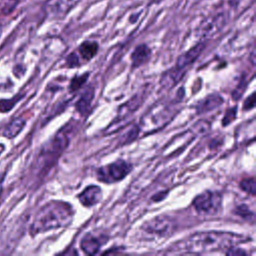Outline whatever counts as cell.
Returning <instances> with one entry per match:
<instances>
[{"label":"cell","instance_id":"6da1fadb","mask_svg":"<svg viewBox=\"0 0 256 256\" xmlns=\"http://www.w3.org/2000/svg\"><path fill=\"white\" fill-rule=\"evenodd\" d=\"M74 217L73 207L63 201H51L44 205L36 214L31 225V234L36 235L50 230L67 227Z\"/></svg>","mask_w":256,"mask_h":256},{"label":"cell","instance_id":"7a4b0ae2","mask_svg":"<svg viewBox=\"0 0 256 256\" xmlns=\"http://www.w3.org/2000/svg\"><path fill=\"white\" fill-rule=\"evenodd\" d=\"M247 238L242 235L225 232H200L196 233L183 241L178 249L192 253L211 252L227 250L232 246L246 242Z\"/></svg>","mask_w":256,"mask_h":256},{"label":"cell","instance_id":"3957f363","mask_svg":"<svg viewBox=\"0 0 256 256\" xmlns=\"http://www.w3.org/2000/svg\"><path fill=\"white\" fill-rule=\"evenodd\" d=\"M196 212L201 216H216L222 210V195L216 191H205L192 202Z\"/></svg>","mask_w":256,"mask_h":256},{"label":"cell","instance_id":"277c9868","mask_svg":"<svg viewBox=\"0 0 256 256\" xmlns=\"http://www.w3.org/2000/svg\"><path fill=\"white\" fill-rule=\"evenodd\" d=\"M133 170V165L123 159L102 166L97 170V179L106 184H114L122 181Z\"/></svg>","mask_w":256,"mask_h":256},{"label":"cell","instance_id":"5b68a950","mask_svg":"<svg viewBox=\"0 0 256 256\" xmlns=\"http://www.w3.org/2000/svg\"><path fill=\"white\" fill-rule=\"evenodd\" d=\"M143 229L146 233L159 237H167L175 230V222L172 218L165 215L156 216L144 223Z\"/></svg>","mask_w":256,"mask_h":256},{"label":"cell","instance_id":"8992f818","mask_svg":"<svg viewBox=\"0 0 256 256\" xmlns=\"http://www.w3.org/2000/svg\"><path fill=\"white\" fill-rule=\"evenodd\" d=\"M226 22L227 18L224 13L217 14L202 22V24L198 28V33L202 38L212 37L222 30Z\"/></svg>","mask_w":256,"mask_h":256},{"label":"cell","instance_id":"52a82bcc","mask_svg":"<svg viewBox=\"0 0 256 256\" xmlns=\"http://www.w3.org/2000/svg\"><path fill=\"white\" fill-rule=\"evenodd\" d=\"M206 47V44L204 42L197 44L196 46H194L193 48H191L190 50H188L186 53L182 54L178 60H177V64L175 66L176 69L185 72L186 69L191 66L197 59L198 57L202 54V52L204 51Z\"/></svg>","mask_w":256,"mask_h":256},{"label":"cell","instance_id":"ba28073f","mask_svg":"<svg viewBox=\"0 0 256 256\" xmlns=\"http://www.w3.org/2000/svg\"><path fill=\"white\" fill-rule=\"evenodd\" d=\"M103 197L102 190L99 186L96 185H90L87 186L79 195L78 199L80 203L87 208H91L95 205H97Z\"/></svg>","mask_w":256,"mask_h":256},{"label":"cell","instance_id":"9c48e42d","mask_svg":"<svg viewBox=\"0 0 256 256\" xmlns=\"http://www.w3.org/2000/svg\"><path fill=\"white\" fill-rule=\"evenodd\" d=\"M94 96H95V89L93 88V86H90L82 93L79 100L75 104L76 110L81 115L86 116L89 113V111L92 107V102L94 100Z\"/></svg>","mask_w":256,"mask_h":256},{"label":"cell","instance_id":"30bf717a","mask_svg":"<svg viewBox=\"0 0 256 256\" xmlns=\"http://www.w3.org/2000/svg\"><path fill=\"white\" fill-rule=\"evenodd\" d=\"M141 103H142V96H139V95H135L128 102L124 103L118 109V115L115 119V122L125 120L127 117L133 114L134 111L139 109V107L141 106Z\"/></svg>","mask_w":256,"mask_h":256},{"label":"cell","instance_id":"8fae6325","mask_svg":"<svg viewBox=\"0 0 256 256\" xmlns=\"http://www.w3.org/2000/svg\"><path fill=\"white\" fill-rule=\"evenodd\" d=\"M101 245H102V242L100 238H98L92 233H87L81 239V242H80L81 250L87 255H95L99 253Z\"/></svg>","mask_w":256,"mask_h":256},{"label":"cell","instance_id":"7c38bea8","mask_svg":"<svg viewBox=\"0 0 256 256\" xmlns=\"http://www.w3.org/2000/svg\"><path fill=\"white\" fill-rule=\"evenodd\" d=\"M224 102V99L218 95V94H212L200 101L196 107L198 114H204L207 112H211L217 108H219L222 103Z\"/></svg>","mask_w":256,"mask_h":256},{"label":"cell","instance_id":"4fadbf2b","mask_svg":"<svg viewBox=\"0 0 256 256\" xmlns=\"http://www.w3.org/2000/svg\"><path fill=\"white\" fill-rule=\"evenodd\" d=\"M152 51L146 44H141L135 48L133 53L131 54V61L133 67H140L147 63L151 58Z\"/></svg>","mask_w":256,"mask_h":256},{"label":"cell","instance_id":"5bb4252c","mask_svg":"<svg viewBox=\"0 0 256 256\" xmlns=\"http://www.w3.org/2000/svg\"><path fill=\"white\" fill-rule=\"evenodd\" d=\"M80 1L81 0H51L49 2V6L53 14L62 17Z\"/></svg>","mask_w":256,"mask_h":256},{"label":"cell","instance_id":"9a60e30c","mask_svg":"<svg viewBox=\"0 0 256 256\" xmlns=\"http://www.w3.org/2000/svg\"><path fill=\"white\" fill-rule=\"evenodd\" d=\"M99 50V45L95 41H85L83 42L80 47L78 48V57L80 60H83L85 62L92 60L96 54L98 53Z\"/></svg>","mask_w":256,"mask_h":256},{"label":"cell","instance_id":"2e32d148","mask_svg":"<svg viewBox=\"0 0 256 256\" xmlns=\"http://www.w3.org/2000/svg\"><path fill=\"white\" fill-rule=\"evenodd\" d=\"M25 125H26V120L25 119L16 118L6 126V128L4 129L3 134L7 138H14L23 130Z\"/></svg>","mask_w":256,"mask_h":256},{"label":"cell","instance_id":"e0dca14e","mask_svg":"<svg viewBox=\"0 0 256 256\" xmlns=\"http://www.w3.org/2000/svg\"><path fill=\"white\" fill-rule=\"evenodd\" d=\"M140 132V129L138 128L137 125H132L127 132H125L122 137L120 138L119 143H121V145H126L129 144L131 142H133L135 139H137L138 134Z\"/></svg>","mask_w":256,"mask_h":256},{"label":"cell","instance_id":"ac0fdd59","mask_svg":"<svg viewBox=\"0 0 256 256\" xmlns=\"http://www.w3.org/2000/svg\"><path fill=\"white\" fill-rule=\"evenodd\" d=\"M89 78V73H85V74H82L80 76H75L71 82H70V86H69V90L71 92H76L78 91L82 86L85 85V83L87 82Z\"/></svg>","mask_w":256,"mask_h":256},{"label":"cell","instance_id":"d6986e66","mask_svg":"<svg viewBox=\"0 0 256 256\" xmlns=\"http://www.w3.org/2000/svg\"><path fill=\"white\" fill-rule=\"evenodd\" d=\"M235 213L244 218L245 220L247 221H250L251 223H254V213L250 210V208L247 206V205H239L236 207V210H235Z\"/></svg>","mask_w":256,"mask_h":256},{"label":"cell","instance_id":"ffe728a7","mask_svg":"<svg viewBox=\"0 0 256 256\" xmlns=\"http://www.w3.org/2000/svg\"><path fill=\"white\" fill-rule=\"evenodd\" d=\"M240 188H241L244 192H246V193H248V194L254 196V195H255V192H256V183H255V179H254L253 177L243 179V180L240 182Z\"/></svg>","mask_w":256,"mask_h":256},{"label":"cell","instance_id":"44dd1931","mask_svg":"<svg viewBox=\"0 0 256 256\" xmlns=\"http://www.w3.org/2000/svg\"><path fill=\"white\" fill-rule=\"evenodd\" d=\"M22 95H17L15 98L13 99H9V100H0V112L1 113H7L9 112L14 106L15 104L22 98Z\"/></svg>","mask_w":256,"mask_h":256},{"label":"cell","instance_id":"7402d4cb","mask_svg":"<svg viewBox=\"0 0 256 256\" xmlns=\"http://www.w3.org/2000/svg\"><path fill=\"white\" fill-rule=\"evenodd\" d=\"M66 63H67V66L69 68H77L79 66L82 65V62L80 60V58L78 57L77 53L76 52H73L71 53L70 55H68L67 57V60H66Z\"/></svg>","mask_w":256,"mask_h":256},{"label":"cell","instance_id":"603a6c76","mask_svg":"<svg viewBox=\"0 0 256 256\" xmlns=\"http://www.w3.org/2000/svg\"><path fill=\"white\" fill-rule=\"evenodd\" d=\"M236 114H237V108L236 107L228 109L226 114H225V116H224V118H223L222 125L223 126H228L231 122H233L235 120Z\"/></svg>","mask_w":256,"mask_h":256},{"label":"cell","instance_id":"cb8c5ba5","mask_svg":"<svg viewBox=\"0 0 256 256\" xmlns=\"http://www.w3.org/2000/svg\"><path fill=\"white\" fill-rule=\"evenodd\" d=\"M225 254L226 255H247V252L243 249L236 248L235 246H232L225 251Z\"/></svg>","mask_w":256,"mask_h":256},{"label":"cell","instance_id":"d4e9b609","mask_svg":"<svg viewBox=\"0 0 256 256\" xmlns=\"http://www.w3.org/2000/svg\"><path fill=\"white\" fill-rule=\"evenodd\" d=\"M255 106V94L252 93L244 102V110H251Z\"/></svg>","mask_w":256,"mask_h":256},{"label":"cell","instance_id":"484cf974","mask_svg":"<svg viewBox=\"0 0 256 256\" xmlns=\"http://www.w3.org/2000/svg\"><path fill=\"white\" fill-rule=\"evenodd\" d=\"M4 178H5L4 174L0 175V196H1V194H2V190H3V181H4Z\"/></svg>","mask_w":256,"mask_h":256},{"label":"cell","instance_id":"4316f807","mask_svg":"<svg viewBox=\"0 0 256 256\" xmlns=\"http://www.w3.org/2000/svg\"><path fill=\"white\" fill-rule=\"evenodd\" d=\"M4 149H5V146L2 145V144H0V155H1V153L4 151Z\"/></svg>","mask_w":256,"mask_h":256},{"label":"cell","instance_id":"83f0119b","mask_svg":"<svg viewBox=\"0 0 256 256\" xmlns=\"http://www.w3.org/2000/svg\"><path fill=\"white\" fill-rule=\"evenodd\" d=\"M2 30H3V27H2V25L0 24V36H1V34H2Z\"/></svg>","mask_w":256,"mask_h":256}]
</instances>
